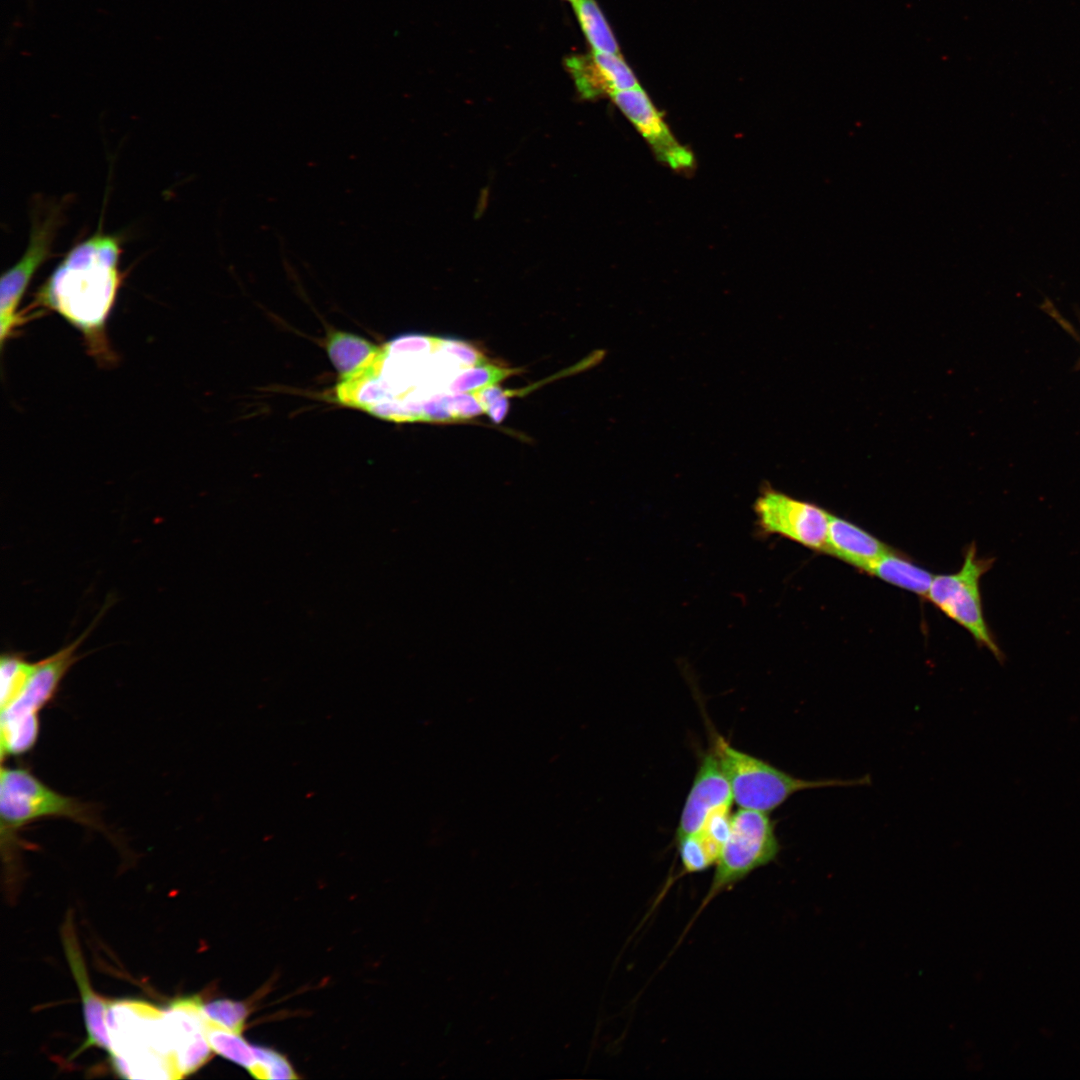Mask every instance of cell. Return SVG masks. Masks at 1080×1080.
<instances>
[{
	"label": "cell",
	"mask_w": 1080,
	"mask_h": 1080,
	"mask_svg": "<svg viewBox=\"0 0 1080 1080\" xmlns=\"http://www.w3.org/2000/svg\"><path fill=\"white\" fill-rule=\"evenodd\" d=\"M120 253L117 238L97 233L67 253L37 294V303L78 329L103 362L113 360L105 329L121 283Z\"/></svg>",
	"instance_id": "6da1fadb"
},
{
	"label": "cell",
	"mask_w": 1080,
	"mask_h": 1080,
	"mask_svg": "<svg viewBox=\"0 0 1080 1080\" xmlns=\"http://www.w3.org/2000/svg\"><path fill=\"white\" fill-rule=\"evenodd\" d=\"M713 751L729 780L733 801L742 809L768 813L799 791L871 783L868 775L856 779L797 778L762 759L735 749L722 737H717Z\"/></svg>",
	"instance_id": "7a4b0ae2"
},
{
	"label": "cell",
	"mask_w": 1080,
	"mask_h": 1080,
	"mask_svg": "<svg viewBox=\"0 0 1080 1080\" xmlns=\"http://www.w3.org/2000/svg\"><path fill=\"white\" fill-rule=\"evenodd\" d=\"M61 817L101 828L93 810L77 799L60 794L24 767H4L0 774V833L2 850L11 848L16 834L39 819Z\"/></svg>",
	"instance_id": "3957f363"
},
{
	"label": "cell",
	"mask_w": 1080,
	"mask_h": 1080,
	"mask_svg": "<svg viewBox=\"0 0 1080 1080\" xmlns=\"http://www.w3.org/2000/svg\"><path fill=\"white\" fill-rule=\"evenodd\" d=\"M93 625L68 645L38 662L37 668L18 698L1 711L0 744L2 760L29 752L40 731L39 711L55 696L72 665L79 660L77 648Z\"/></svg>",
	"instance_id": "277c9868"
},
{
	"label": "cell",
	"mask_w": 1080,
	"mask_h": 1080,
	"mask_svg": "<svg viewBox=\"0 0 1080 1080\" xmlns=\"http://www.w3.org/2000/svg\"><path fill=\"white\" fill-rule=\"evenodd\" d=\"M779 851L775 825L767 813L740 808L731 815L729 834L715 864L705 903L774 861Z\"/></svg>",
	"instance_id": "5b68a950"
},
{
	"label": "cell",
	"mask_w": 1080,
	"mask_h": 1080,
	"mask_svg": "<svg viewBox=\"0 0 1080 1080\" xmlns=\"http://www.w3.org/2000/svg\"><path fill=\"white\" fill-rule=\"evenodd\" d=\"M991 558L977 556L975 544L966 550L961 569L953 574L933 576L926 597L943 613L963 626L999 661L1003 653L995 642L985 621L979 581L993 564Z\"/></svg>",
	"instance_id": "8992f818"
},
{
	"label": "cell",
	"mask_w": 1080,
	"mask_h": 1080,
	"mask_svg": "<svg viewBox=\"0 0 1080 1080\" xmlns=\"http://www.w3.org/2000/svg\"><path fill=\"white\" fill-rule=\"evenodd\" d=\"M753 511L763 536L779 535L809 549L824 552L829 513L815 504L762 487Z\"/></svg>",
	"instance_id": "52a82bcc"
},
{
	"label": "cell",
	"mask_w": 1080,
	"mask_h": 1080,
	"mask_svg": "<svg viewBox=\"0 0 1080 1080\" xmlns=\"http://www.w3.org/2000/svg\"><path fill=\"white\" fill-rule=\"evenodd\" d=\"M59 211L53 209L45 218L34 222L28 247L23 256L5 271L0 281V346L24 323L18 308L24 293L38 268L47 259L58 226Z\"/></svg>",
	"instance_id": "ba28073f"
},
{
	"label": "cell",
	"mask_w": 1080,
	"mask_h": 1080,
	"mask_svg": "<svg viewBox=\"0 0 1080 1080\" xmlns=\"http://www.w3.org/2000/svg\"><path fill=\"white\" fill-rule=\"evenodd\" d=\"M199 996L174 1000L164 1011V1022L181 1078L194 1073L214 1052L205 1034V1016Z\"/></svg>",
	"instance_id": "9c48e42d"
},
{
	"label": "cell",
	"mask_w": 1080,
	"mask_h": 1080,
	"mask_svg": "<svg viewBox=\"0 0 1080 1080\" xmlns=\"http://www.w3.org/2000/svg\"><path fill=\"white\" fill-rule=\"evenodd\" d=\"M614 103L646 139L657 157L672 168H688L692 154L682 146L640 86L614 93Z\"/></svg>",
	"instance_id": "30bf717a"
},
{
	"label": "cell",
	"mask_w": 1080,
	"mask_h": 1080,
	"mask_svg": "<svg viewBox=\"0 0 1080 1080\" xmlns=\"http://www.w3.org/2000/svg\"><path fill=\"white\" fill-rule=\"evenodd\" d=\"M732 802L729 780L712 750L703 757L695 775L680 815L676 837L698 832L713 812L731 808Z\"/></svg>",
	"instance_id": "8fae6325"
},
{
	"label": "cell",
	"mask_w": 1080,
	"mask_h": 1080,
	"mask_svg": "<svg viewBox=\"0 0 1080 1080\" xmlns=\"http://www.w3.org/2000/svg\"><path fill=\"white\" fill-rule=\"evenodd\" d=\"M62 940L74 979L80 991L87 1038L80 1052L91 1046H97L110 1052L111 1044L106 1026V1014L111 1001L100 997L91 987L86 966L76 938L71 913L67 914L62 928Z\"/></svg>",
	"instance_id": "7c38bea8"
},
{
	"label": "cell",
	"mask_w": 1080,
	"mask_h": 1080,
	"mask_svg": "<svg viewBox=\"0 0 1080 1080\" xmlns=\"http://www.w3.org/2000/svg\"><path fill=\"white\" fill-rule=\"evenodd\" d=\"M566 66L584 97L612 96L638 87L636 77L619 54L593 52L567 59Z\"/></svg>",
	"instance_id": "4fadbf2b"
},
{
	"label": "cell",
	"mask_w": 1080,
	"mask_h": 1080,
	"mask_svg": "<svg viewBox=\"0 0 1080 1080\" xmlns=\"http://www.w3.org/2000/svg\"><path fill=\"white\" fill-rule=\"evenodd\" d=\"M890 551L883 542L860 527L829 514L824 552L865 572Z\"/></svg>",
	"instance_id": "5bb4252c"
},
{
	"label": "cell",
	"mask_w": 1080,
	"mask_h": 1080,
	"mask_svg": "<svg viewBox=\"0 0 1080 1080\" xmlns=\"http://www.w3.org/2000/svg\"><path fill=\"white\" fill-rule=\"evenodd\" d=\"M869 574L883 581L926 596L933 575L892 551L881 556L871 567Z\"/></svg>",
	"instance_id": "9a60e30c"
},
{
	"label": "cell",
	"mask_w": 1080,
	"mask_h": 1080,
	"mask_svg": "<svg viewBox=\"0 0 1080 1080\" xmlns=\"http://www.w3.org/2000/svg\"><path fill=\"white\" fill-rule=\"evenodd\" d=\"M377 348L359 336L341 331L331 333L327 341L328 356L341 378L358 371Z\"/></svg>",
	"instance_id": "2e32d148"
},
{
	"label": "cell",
	"mask_w": 1080,
	"mask_h": 1080,
	"mask_svg": "<svg viewBox=\"0 0 1080 1080\" xmlns=\"http://www.w3.org/2000/svg\"><path fill=\"white\" fill-rule=\"evenodd\" d=\"M575 12L593 51L618 54V45L602 12L594 0H576Z\"/></svg>",
	"instance_id": "e0dca14e"
},
{
	"label": "cell",
	"mask_w": 1080,
	"mask_h": 1080,
	"mask_svg": "<svg viewBox=\"0 0 1080 1080\" xmlns=\"http://www.w3.org/2000/svg\"><path fill=\"white\" fill-rule=\"evenodd\" d=\"M37 665L38 662H29L17 653L2 654L0 660L1 711L10 706L22 693Z\"/></svg>",
	"instance_id": "ac0fdd59"
},
{
	"label": "cell",
	"mask_w": 1080,
	"mask_h": 1080,
	"mask_svg": "<svg viewBox=\"0 0 1080 1080\" xmlns=\"http://www.w3.org/2000/svg\"><path fill=\"white\" fill-rule=\"evenodd\" d=\"M205 1034L215 1053L245 1067L247 1070L256 1061V1046L250 1045L241 1034L223 1029L205 1018Z\"/></svg>",
	"instance_id": "d6986e66"
},
{
	"label": "cell",
	"mask_w": 1080,
	"mask_h": 1080,
	"mask_svg": "<svg viewBox=\"0 0 1080 1080\" xmlns=\"http://www.w3.org/2000/svg\"><path fill=\"white\" fill-rule=\"evenodd\" d=\"M677 849L684 872L699 873L717 862L698 833L676 837Z\"/></svg>",
	"instance_id": "ffe728a7"
},
{
	"label": "cell",
	"mask_w": 1080,
	"mask_h": 1080,
	"mask_svg": "<svg viewBox=\"0 0 1080 1080\" xmlns=\"http://www.w3.org/2000/svg\"><path fill=\"white\" fill-rule=\"evenodd\" d=\"M202 1012L212 1024L238 1034H241L248 1016L243 1003L228 999L203 1003Z\"/></svg>",
	"instance_id": "44dd1931"
},
{
	"label": "cell",
	"mask_w": 1080,
	"mask_h": 1080,
	"mask_svg": "<svg viewBox=\"0 0 1080 1080\" xmlns=\"http://www.w3.org/2000/svg\"><path fill=\"white\" fill-rule=\"evenodd\" d=\"M257 1079H295L297 1075L287 1058L278 1052L256 1046V1061L248 1069Z\"/></svg>",
	"instance_id": "7402d4cb"
},
{
	"label": "cell",
	"mask_w": 1080,
	"mask_h": 1080,
	"mask_svg": "<svg viewBox=\"0 0 1080 1080\" xmlns=\"http://www.w3.org/2000/svg\"><path fill=\"white\" fill-rule=\"evenodd\" d=\"M570 1L575 2L576 0H570Z\"/></svg>",
	"instance_id": "603a6c76"
}]
</instances>
